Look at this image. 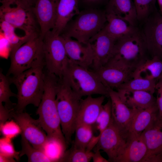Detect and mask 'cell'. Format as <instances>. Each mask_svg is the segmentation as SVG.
<instances>
[{"label": "cell", "instance_id": "cell-1", "mask_svg": "<svg viewBox=\"0 0 162 162\" xmlns=\"http://www.w3.org/2000/svg\"><path fill=\"white\" fill-rule=\"evenodd\" d=\"M59 78L47 72L44 73V90L36 113L38 119L47 137L59 141L67 146L62 132L56 102Z\"/></svg>", "mask_w": 162, "mask_h": 162}, {"label": "cell", "instance_id": "cell-2", "mask_svg": "<svg viewBox=\"0 0 162 162\" xmlns=\"http://www.w3.org/2000/svg\"><path fill=\"white\" fill-rule=\"evenodd\" d=\"M44 66L40 65L11 77L8 76L11 83L14 84L17 89L16 111L23 112L29 104L39 106L44 90Z\"/></svg>", "mask_w": 162, "mask_h": 162}, {"label": "cell", "instance_id": "cell-3", "mask_svg": "<svg viewBox=\"0 0 162 162\" xmlns=\"http://www.w3.org/2000/svg\"><path fill=\"white\" fill-rule=\"evenodd\" d=\"M106 22L105 10L99 8L83 9L68 22L60 35L87 44Z\"/></svg>", "mask_w": 162, "mask_h": 162}, {"label": "cell", "instance_id": "cell-4", "mask_svg": "<svg viewBox=\"0 0 162 162\" xmlns=\"http://www.w3.org/2000/svg\"><path fill=\"white\" fill-rule=\"evenodd\" d=\"M82 98L71 88L65 78H59L56 98L62 132L67 145L74 133L77 113Z\"/></svg>", "mask_w": 162, "mask_h": 162}, {"label": "cell", "instance_id": "cell-5", "mask_svg": "<svg viewBox=\"0 0 162 162\" xmlns=\"http://www.w3.org/2000/svg\"><path fill=\"white\" fill-rule=\"evenodd\" d=\"M148 56L142 32L137 27L116 41L110 58L136 69L149 58Z\"/></svg>", "mask_w": 162, "mask_h": 162}, {"label": "cell", "instance_id": "cell-6", "mask_svg": "<svg viewBox=\"0 0 162 162\" xmlns=\"http://www.w3.org/2000/svg\"><path fill=\"white\" fill-rule=\"evenodd\" d=\"M63 77L73 90L81 98L94 94L109 97V88L101 82L92 70L72 63L69 60Z\"/></svg>", "mask_w": 162, "mask_h": 162}, {"label": "cell", "instance_id": "cell-7", "mask_svg": "<svg viewBox=\"0 0 162 162\" xmlns=\"http://www.w3.org/2000/svg\"><path fill=\"white\" fill-rule=\"evenodd\" d=\"M2 4L0 20L9 23L16 28L22 30L27 36L31 38L40 37V26L33 7L22 0L14 3V6L8 3Z\"/></svg>", "mask_w": 162, "mask_h": 162}, {"label": "cell", "instance_id": "cell-8", "mask_svg": "<svg viewBox=\"0 0 162 162\" xmlns=\"http://www.w3.org/2000/svg\"><path fill=\"white\" fill-rule=\"evenodd\" d=\"M10 56L8 76L16 75L31 68L44 65L42 39L40 36L32 38Z\"/></svg>", "mask_w": 162, "mask_h": 162}, {"label": "cell", "instance_id": "cell-9", "mask_svg": "<svg viewBox=\"0 0 162 162\" xmlns=\"http://www.w3.org/2000/svg\"><path fill=\"white\" fill-rule=\"evenodd\" d=\"M42 39L44 66L47 71L59 78H62L69 59L60 35L51 30Z\"/></svg>", "mask_w": 162, "mask_h": 162}, {"label": "cell", "instance_id": "cell-10", "mask_svg": "<svg viewBox=\"0 0 162 162\" xmlns=\"http://www.w3.org/2000/svg\"><path fill=\"white\" fill-rule=\"evenodd\" d=\"M136 69L119 60L110 58L104 65L93 71L105 86L114 89L133 78Z\"/></svg>", "mask_w": 162, "mask_h": 162}, {"label": "cell", "instance_id": "cell-11", "mask_svg": "<svg viewBox=\"0 0 162 162\" xmlns=\"http://www.w3.org/2000/svg\"><path fill=\"white\" fill-rule=\"evenodd\" d=\"M20 125L23 136L34 147L42 150L47 136L38 119L32 118L27 113L14 109L12 118Z\"/></svg>", "mask_w": 162, "mask_h": 162}, {"label": "cell", "instance_id": "cell-12", "mask_svg": "<svg viewBox=\"0 0 162 162\" xmlns=\"http://www.w3.org/2000/svg\"><path fill=\"white\" fill-rule=\"evenodd\" d=\"M142 29L149 56L162 58V15L157 11L143 23Z\"/></svg>", "mask_w": 162, "mask_h": 162}, {"label": "cell", "instance_id": "cell-13", "mask_svg": "<svg viewBox=\"0 0 162 162\" xmlns=\"http://www.w3.org/2000/svg\"><path fill=\"white\" fill-rule=\"evenodd\" d=\"M96 148L107 155L109 162H114L125 146L127 137L122 132L112 120L110 125L99 135Z\"/></svg>", "mask_w": 162, "mask_h": 162}, {"label": "cell", "instance_id": "cell-14", "mask_svg": "<svg viewBox=\"0 0 162 162\" xmlns=\"http://www.w3.org/2000/svg\"><path fill=\"white\" fill-rule=\"evenodd\" d=\"M142 135L148 151L145 162H162V119L158 115Z\"/></svg>", "mask_w": 162, "mask_h": 162}, {"label": "cell", "instance_id": "cell-15", "mask_svg": "<svg viewBox=\"0 0 162 162\" xmlns=\"http://www.w3.org/2000/svg\"><path fill=\"white\" fill-rule=\"evenodd\" d=\"M116 41L104 28L90 40L89 43L91 44L93 52L91 67L92 70L98 69L108 61L111 57Z\"/></svg>", "mask_w": 162, "mask_h": 162}, {"label": "cell", "instance_id": "cell-16", "mask_svg": "<svg viewBox=\"0 0 162 162\" xmlns=\"http://www.w3.org/2000/svg\"><path fill=\"white\" fill-rule=\"evenodd\" d=\"M109 95L112 103V120L127 138L131 122L137 110L128 106L121 100L117 91L109 88Z\"/></svg>", "mask_w": 162, "mask_h": 162}, {"label": "cell", "instance_id": "cell-17", "mask_svg": "<svg viewBox=\"0 0 162 162\" xmlns=\"http://www.w3.org/2000/svg\"><path fill=\"white\" fill-rule=\"evenodd\" d=\"M69 61L84 68H91L93 52L91 44H85L72 38L60 35Z\"/></svg>", "mask_w": 162, "mask_h": 162}, {"label": "cell", "instance_id": "cell-18", "mask_svg": "<svg viewBox=\"0 0 162 162\" xmlns=\"http://www.w3.org/2000/svg\"><path fill=\"white\" fill-rule=\"evenodd\" d=\"M59 0H37L33 9L39 24L40 36L54 28L56 18L57 7Z\"/></svg>", "mask_w": 162, "mask_h": 162}, {"label": "cell", "instance_id": "cell-19", "mask_svg": "<svg viewBox=\"0 0 162 162\" xmlns=\"http://www.w3.org/2000/svg\"><path fill=\"white\" fill-rule=\"evenodd\" d=\"M148 151L142 134L128 136L115 162H145Z\"/></svg>", "mask_w": 162, "mask_h": 162}, {"label": "cell", "instance_id": "cell-20", "mask_svg": "<svg viewBox=\"0 0 162 162\" xmlns=\"http://www.w3.org/2000/svg\"><path fill=\"white\" fill-rule=\"evenodd\" d=\"M105 96L94 98L88 96L82 99L76 120V125L84 124L92 126L100 112Z\"/></svg>", "mask_w": 162, "mask_h": 162}, {"label": "cell", "instance_id": "cell-21", "mask_svg": "<svg viewBox=\"0 0 162 162\" xmlns=\"http://www.w3.org/2000/svg\"><path fill=\"white\" fill-rule=\"evenodd\" d=\"M117 90L121 100L130 108L136 110L145 109L156 103L154 94L150 92Z\"/></svg>", "mask_w": 162, "mask_h": 162}, {"label": "cell", "instance_id": "cell-22", "mask_svg": "<svg viewBox=\"0 0 162 162\" xmlns=\"http://www.w3.org/2000/svg\"><path fill=\"white\" fill-rule=\"evenodd\" d=\"M106 13L112 14L137 26L138 22L134 0H109L106 5Z\"/></svg>", "mask_w": 162, "mask_h": 162}, {"label": "cell", "instance_id": "cell-23", "mask_svg": "<svg viewBox=\"0 0 162 162\" xmlns=\"http://www.w3.org/2000/svg\"><path fill=\"white\" fill-rule=\"evenodd\" d=\"M80 11L78 0H59L55 25L51 30L60 35L68 22Z\"/></svg>", "mask_w": 162, "mask_h": 162}, {"label": "cell", "instance_id": "cell-24", "mask_svg": "<svg viewBox=\"0 0 162 162\" xmlns=\"http://www.w3.org/2000/svg\"><path fill=\"white\" fill-rule=\"evenodd\" d=\"M158 115L156 103L147 108L137 110L131 122L128 137L141 135Z\"/></svg>", "mask_w": 162, "mask_h": 162}, {"label": "cell", "instance_id": "cell-25", "mask_svg": "<svg viewBox=\"0 0 162 162\" xmlns=\"http://www.w3.org/2000/svg\"><path fill=\"white\" fill-rule=\"evenodd\" d=\"M162 77V58L158 56L148 58L137 67L134 78L158 80Z\"/></svg>", "mask_w": 162, "mask_h": 162}, {"label": "cell", "instance_id": "cell-26", "mask_svg": "<svg viewBox=\"0 0 162 162\" xmlns=\"http://www.w3.org/2000/svg\"><path fill=\"white\" fill-rule=\"evenodd\" d=\"M106 14L107 22L104 28L116 40L133 32L137 27L114 14Z\"/></svg>", "mask_w": 162, "mask_h": 162}, {"label": "cell", "instance_id": "cell-27", "mask_svg": "<svg viewBox=\"0 0 162 162\" xmlns=\"http://www.w3.org/2000/svg\"><path fill=\"white\" fill-rule=\"evenodd\" d=\"M0 31L3 33L10 44L11 51L10 55L32 38L25 35L22 37L18 36L15 32L16 28L12 25L4 20H0Z\"/></svg>", "mask_w": 162, "mask_h": 162}, {"label": "cell", "instance_id": "cell-28", "mask_svg": "<svg viewBox=\"0 0 162 162\" xmlns=\"http://www.w3.org/2000/svg\"><path fill=\"white\" fill-rule=\"evenodd\" d=\"M92 126L84 124L76 126L75 136L72 146L86 150L94 136Z\"/></svg>", "mask_w": 162, "mask_h": 162}, {"label": "cell", "instance_id": "cell-29", "mask_svg": "<svg viewBox=\"0 0 162 162\" xmlns=\"http://www.w3.org/2000/svg\"><path fill=\"white\" fill-rule=\"evenodd\" d=\"M21 136L20 157L26 155L28 162H52L42 150L33 146L23 136Z\"/></svg>", "mask_w": 162, "mask_h": 162}, {"label": "cell", "instance_id": "cell-30", "mask_svg": "<svg viewBox=\"0 0 162 162\" xmlns=\"http://www.w3.org/2000/svg\"><path fill=\"white\" fill-rule=\"evenodd\" d=\"M157 81L135 78L121 85L117 89L134 91H142L154 94Z\"/></svg>", "mask_w": 162, "mask_h": 162}, {"label": "cell", "instance_id": "cell-31", "mask_svg": "<svg viewBox=\"0 0 162 162\" xmlns=\"http://www.w3.org/2000/svg\"><path fill=\"white\" fill-rule=\"evenodd\" d=\"M67 146L58 140L47 137L42 150L52 162H59Z\"/></svg>", "mask_w": 162, "mask_h": 162}, {"label": "cell", "instance_id": "cell-32", "mask_svg": "<svg viewBox=\"0 0 162 162\" xmlns=\"http://www.w3.org/2000/svg\"><path fill=\"white\" fill-rule=\"evenodd\" d=\"M112 120V103L110 99L104 105H103L100 112L92 126L94 130L100 134L110 124Z\"/></svg>", "mask_w": 162, "mask_h": 162}, {"label": "cell", "instance_id": "cell-33", "mask_svg": "<svg viewBox=\"0 0 162 162\" xmlns=\"http://www.w3.org/2000/svg\"><path fill=\"white\" fill-rule=\"evenodd\" d=\"M93 153L92 151L72 146L65 152L59 162H89L92 160Z\"/></svg>", "mask_w": 162, "mask_h": 162}, {"label": "cell", "instance_id": "cell-34", "mask_svg": "<svg viewBox=\"0 0 162 162\" xmlns=\"http://www.w3.org/2000/svg\"><path fill=\"white\" fill-rule=\"evenodd\" d=\"M157 0H134L138 22L143 23L152 13L158 11Z\"/></svg>", "mask_w": 162, "mask_h": 162}, {"label": "cell", "instance_id": "cell-35", "mask_svg": "<svg viewBox=\"0 0 162 162\" xmlns=\"http://www.w3.org/2000/svg\"><path fill=\"white\" fill-rule=\"evenodd\" d=\"M11 83L8 76L0 72V103H4L7 108L12 109L15 108L16 104L10 100L11 97H16V94L13 93L10 90V84Z\"/></svg>", "mask_w": 162, "mask_h": 162}, {"label": "cell", "instance_id": "cell-36", "mask_svg": "<svg viewBox=\"0 0 162 162\" xmlns=\"http://www.w3.org/2000/svg\"><path fill=\"white\" fill-rule=\"evenodd\" d=\"M0 130L3 136L12 140L22 133L20 125L13 119L0 125Z\"/></svg>", "mask_w": 162, "mask_h": 162}, {"label": "cell", "instance_id": "cell-37", "mask_svg": "<svg viewBox=\"0 0 162 162\" xmlns=\"http://www.w3.org/2000/svg\"><path fill=\"white\" fill-rule=\"evenodd\" d=\"M0 154L13 158L17 161L20 157V152L15 150L12 139L4 136L0 139Z\"/></svg>", "mask_w": 162, "mask_h": 162}, {"label": "cell", "instance_id": "cell-38", "mask_svg": "<svg viewBox=\"0 0 162 162\" xmlns=\"http://www.w3.org/2000/svg\"><path fill=\"white\" fill-rule=\"evenodd\" d=\"M79 5H81L84 9L99 8L101 5L107 3L109 0H78Z\"/></svg>", "mask_w": 162, "mask_h": 162}, {"label": "cell", "instance_id": "cell-39", "mask_svg": "<svg viewBox=\"0 0 162 162\" xmlns=\"http://www.w3.org/2000/svg\"><path fill=\"white\" fill-rule=\"evenodd\" d=\"M155 92L157 94L156 99L158 110V116L162 119V77L157 82Z\"/></svg>", "mask_w": 162, "mask_h": 162}, {"label": "cell", "instance_id": "cell-40", "mask_svg": "<svg viewBox=\"0 0 162 162\" xmlns=\"http://www.w3.org/2000/svg\"><path fill=\"white\" fill-rule=\"evenodd\" d=\"M0 55L3 57L10 56L11 51L10 44L3 33L0 32Z\"/></svg>", "mask_w": 162, "mask_h": 162}, {"label": "cell", "instance_id": "cell-41", "mask_svg": "<svg viewBox=\"0 0 162 162\" xmlns=\"http://www.w3.org/2000/svg\"><path fill=\"white\" fill-rule=\"evenodd\" d=\"M14 109H9L3 105L2 103H0V125L11 119L12 112Z\"/></svg>", "mask_w": 162, "mask_h": 162}, {"label": "cell", "instance_id": "cell-42", "mask_svg": "<svg viewBox=\"0 0 162 162\" xmlns=\"http://www.w3.org/2000/svg\"><path fill=\"white\" fill-rule=\"evenodd\" d=\"M92 159L93 162H108V160H107L103 157L101 155L100 150L96 148L95 152L93 153Z\"/></svg>", "mask_w": 162, "mask_h": 162}, {"label": "cell", "instance_id": "cell-43", "mask_svg": "<svg viewBox=\"0 0 162 162\" xmlns=\"http://www.w3.org/2000/svg\"><path fill=\"white\" fill-rule=\"evenodd\" d=\"M16 160L14 158L0 154V162H15Z\"/></svg>", "mask_w": 162, "mask_h": 162}, {"label": "cell", "instance_id": "cell-44", "mask_svg": "<svg viewBox=\"0 0 162 162\" xmlns=\"http://www.w3.org/2000/svg\"><path fill=\"white\" fill-rule=\"evenodd\" d=\"M28 4L32 7H34L37 0H22Z\"/></svg>", "mask_w": 162, "mask_h": 162}, {"label": "cell", "instance_id": "cell-45", "mask_svg": "<svg viewBox=\"0 0 162 162\" xmlns=\"http://www.w3.org/2000/svg\"><path fill=\"white\" fill-rule=\"evenodd\" d=\"M159 8V12L162 15V0H157Z\"/></svg>", "mask_w": 162, "mask_h": 162}, {"label": "cell", "instance_id": "cell-46", "mask_svg": "<svg viewBox=\"0 0 162 162\" xmlns=\"http://www.w3.org/2000/svg\"><path fill=\"white\" fill-rule=\"evenodd\" d=\"M18 0H0V2H8L10 3H13Z\"/></svg>", "mask_w": 162, "mask_h": 162}, {"label": "cell", "instance_id": "cell-47", "mask_svg": "<svg viewBox=\"0 0 162 162\" xmlns=\"http://www.w3.org/2000/svg\"></svg>", "mask_w": 162, "mask_h": 162}]
</instances>
